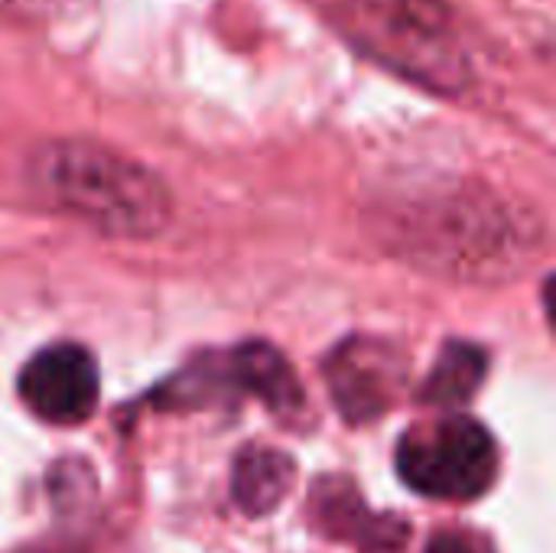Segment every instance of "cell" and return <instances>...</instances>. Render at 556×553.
Instances as JSON below:
<instances>
[{
  "label": "cell",
  "instance_id": "cell-1",
  "mask_svg": "<svg viewBox=\"0 0 556 553\" xmlns=\"http://www.w3.org/2000/svg\"><path fill=\"white\" fill-rule=\"evenodd\" d=\"M33 186L108 235L147 238L169 222L166 186L140 163L88 140H55L29 160Z\"/></svg>",
  "mask_w": 556,
  "mask_h": 553
},
{
  "label": "cell",
  "instance_id": "cell-2",
  "mask_svg": "<svg viewBox=\"0 0 556 553\" xmlns=\"http://www.w3.org/2000/svg\"><path fill=\"white\" fill-rule=\"evenodd\" d=\"M332 26L368 59L437 95L472 85V59L443 0H342Z\"/></svg>",
  "mask_w": 556,
  "mask_h": 553
},
{
  "label": "cell",
  "instance_id": "cell-3",
  "mask_svg": "<svg viewBox=\"0 0 556 553\" xmlns=\"http://www.w3.org/2000/svg\"><path fill=\"white\" fill-rule=\"evenodd\" d=\"M401 479L443 502H472L485 495L498 473L492 433L472 417H446L430 427H414L397 443Z\"/></svg>",
  "mask_w": 556,
  "mask_h": 553
},
{
  "label": "cell",
  "instance_id": "cell-4",
  "mask_svg": "<svg viewBox=\"0 0 556 553\" xmlns=\"http://www.w3.org/2000/svg\"><path fill=\"white\" fill-rule=\"evenodd\" d=\"M326 381L339 414L352 424L391 411L404 388V359L378 339H345L326 362Z\"/></svg>",
  "mask_w": 556,
  "mask_h": 553
},
{
  "label": "cell",
  "instance_id": "cell-5",
  "mask_svg": "<svg viewBox=\"0 0 556 553\" xmlns=\"http://www.w3.org/2000/svg\"><path fill=\"white\" fill-rule=\"evenodd\" d=\"M20 398L49 424H81L98 407V365L81 345H49L26 362Z\"/></svg>",
  "mask_w": 556,
  "mask_h": 553
},
{
  "label": "cell",
  "instance_id": "cell-6",
  "mask_svg": "<svg viewBox=\"0 0 556 553\" xmlns=\"http://www.w3.org/2000/svg\"><path fill=\"white\" fill-rule=\"evenodd\" d=\"M225 375L244 391L254 394L280 417H293L303 407V388L290 362L267 342H244L225 365Z\"/></svg>",
  "mask_w": 556,
  "mask_h": 553
},
{
  "label": "cell",
  "instance_id": "cell-7",
  "mask_svg": "<svg viewBox=\"0 0 556 553\" xmlns=\"http://www.w3.org/2000/svg\"><path fill=\"white\" fill-rule=\"evenodd\" d=\"M319 505V525L336 538H352L365 551L401 553L407 544V521L397 518H375L358 502L355 489L349 482H326L316 489Z\"/></svg>",
  "mask_w": 556,
  "mask_h": 553
},
{
  "label": "cell",
  "instance_id": "cell-8",
  "mask_svg": "<svg viewBox=\"0 0 556 553\" xmlns=\"http://www.w3.org/2000/svg\"><path fill=\"white\" fill-rule=\"evenodd\" d=\"M293 479L296 466L287 453L270 447H248L231 469V499L244 515L264 518L290 495Z\"/></svg>",
  "mask_w": 556,
  "mask_h": 553
},
{
  "label": "cell",
  "instance_id": "cell-9",
  "mask_svg": "<svg viewBox=\"0 0 556 553\" xmlns=\"http://www.w3.org/2000/svg\"><path fill=\"white\" fill-rule=\"evenodd\" d=\"M485 378V352L469 345V342H450L427 385H424V401L427 404H437V407H456V404H466L476 388L482 385Z\"/></svg>",
  "mask_w": 556,
  "mask_h": 553
},
{
  "label": "cell",
  "instance_id": "cell-10",
  "mask_svg": "<svg viewBox=\"0 0 556 553\" xmlns=\"http://www.w3.org/2000/svg\"><path fill=\"white\" fill-rule=\"evenodd\" d=\"M427 553H492V548L472 531H440L427 544Z\"/></svg>",
  "mask_w": 556,
  "mask_h": 553
}]
</instances>
